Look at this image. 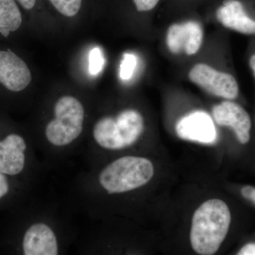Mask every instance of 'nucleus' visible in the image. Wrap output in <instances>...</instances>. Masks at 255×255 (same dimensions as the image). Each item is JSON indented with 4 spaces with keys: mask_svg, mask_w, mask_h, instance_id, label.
Returning a JSON list of instances; mask_svg holds the SVG:
<instances>
[{
    "mask_svg": "<svg viewBox=\"0 0 255 255\" xmlns=\"http://www.w3.org/2000/svg\"><path fill=\"white\" fill-rule=\"evenodd\" d=\"M232 213L221 199H211L201 204L192 218L190 241L193 250L202 255L217 253L227 237Z\"/></svg>",
    "mask_w": 255,
    "mask_h": 255,
    "instance_id": "obj_1",
    "label": "nucleus"
},
{
    "mask_svg": "<svg viewBox=\"0 0 255 255\" xmlns=\"http://www.w3.org/2000/svg\"><path fill=\"white\" fill-rule=\"evenodd\" d=\"M238 255H255V239L246 242L238 250Z\"/></svg>",
    "mask_w": 255,
    "mask_h": 255,
    "instance_id": "obj_18",
    "label": "nucleus"
},
{
    "mask_svg": "<svg viewBox=\"0 0 255 255\" xmlns=\"http://www.w3.org/2000/svg\"><path fill=\"white\" fill-rule=\"evenodd\" d=\"M26 63L10 50H0V84L11 92L23 91L31 83Z\"/></svg>",
    "mask_w": 255,
    "mask_h": 255,
    "instance_id": "obj_9",
    "label": "nucleus"
},
{
    "mask_svg": "<svg viewBox=\"0 0 255 255\" xmlns=\"http://www.w3.org/2000/svg\"><path fill=\"white\" fill-rule=\"evenodd\" d=\"M254 126H255V119H254Z\"/></svg>",
    "mask_w": 255,
    "mask_h": 255,
    "instance_id": "obj_22",
    "label": "nucleus"
},
{
    "mask_svg": "<svg viewBox=\"0 0 255 255\" xmlns=\"http://www.w3.org/2000/svg\"><path fill=\"white\" fill-rule=\"evenodd\" d=\"M215 15L225 28L255 36V0H221Z\"/></svg>",
    "mask_w": 255,
    "mask_h": 255,
    "instance_id": "obj_6",
    "label": "nucleus"
},
{
    "mask_svg": "<svg viewBox=\"0 0 255 255\" xmlns=\"http://www.w3.org/2000/svg\"><path fill=\"white\" fill-rule=\"evenodd\" d=\"M16 1L22 6L23 9L29 11L36 7L38 0H16Z\"/></svg>",
    "mask_w": 255,
    "mask_h": 255,
    "instance_id": "obj_21",
    "label": "nucleus"
},
{
    "mask_svg": "<svg viewBox=\"0 0 255 255\" xmlns=\"http://www.w3.org/2000/svg\"><path fill=\"white\" fill-rule=\"evenodd\" d=\"M213 116L220 127L232 130L239 145L251 142L254 122L248 111L234 100H224L213 109Z\"/></svg>",
    "mask_w": 255,
    "mask_h": 255,
    "instance_id": "obj_7",
    "label": "nucleus"
},
{
    "mask_svg": "<svg viewBox=\"0 0 255 255\" xmlns=\"http://www.w3.org/2000/svg\"><path fill=\"white\" fill-rule=\"evenodd\" d=\"M105 65V58L100 48H93L90 54V72L92 75L100 73Z\"/></svg>",
    "mask_w": 255,
    "mask_h": 255,
    "instance_id": "obj_15",
    "label": "nucleus"
},
{
    "mask_svg": "<svg viewBox=\"0 0 255 255\" xmlns=\"http://www.w3.org/2000/svg\"><path fill=\"white\" fill-rule=\"evenodd\" d=\"M23 254L58 255V243L55 233L49 226L36 223L28 228L23 239Z\"/></svg>",
    "mask_w": 255,
    "mask_h": 255,
    "instance_id": "obj_11",
    "label": "nucleus"
},
{
    "mask_svg": "<svg viewBox=\"0 0 255 255\" xmlns=\"http://www.w3.org/2000/svg\"><path fill=\"white\" fill-rule=\"evenodd\" d=\"M204 31L197 21H188L171 25L167 31V47L174 54L195 55L200 50Z\"/></svg>",
    "mask_w": 255,
    "mask_h": 255,
    "instance_id": "obj_8",
    "label": "nucleus"
},
{
    "mask_svg": "<svg viewBox=\"0 0 255 255\" xmlns=\"http://www.w3.org/2000/svg\"><path fill=\"white\" fill-rule=\"evenodd\" d=\"M177 135L184 140L214 144L217 139L212 119L205 112H196L181 119L176 127Z\"/></svg>",
    "mask_w": 255,
    "mask_h": 255,
    "instance_id": "obj_10",
    "label": "nucleus"
},
{
    "mask_svg": "<svg viewBox=\"0 0 255 255\" xmlns=\"http://www.w3.org/2000/svg\"><path fill=\"white\" fill-rule=\"evenodd\" d=\"M136 58L132 54H125L120 67V76L123 80H128L131 78L134 72Z\"/></svg>",
    "mask_w": 255,
    "mask_h": 255,
    "instance_id": "obj_16",
    "label": "nucleus"
},
{
    "mask_svg": "<svg viewBox=\"0 0 255 255\" xmlns=\"http://www.w3.org/2000/svg\"><path fill=\"white\" fill-rule=\"evenodd\" d=\"M55 119L46 128V136L53 145L64 146L78 138L83 130L85 110L75 97L64 96L56 102Z\"/></svg>",
    "mask_w": 255,
    "mask_h": 255,
    "instance_id": "obj_4",
    "label": "nucleus"
},
{
    "mask_svg": "<svg viewBox=\"0 0 255 255\" xmlns=\"http://www.w3.org/2000/svg\"><path fill=\"white\" fill-rule=\"evenodd\" d=\"M238 191L244 200L255 206V186L245 184L239 188Z\"/></svg>",
    "mask_w": 255,
    "mask_h": 255,
    "instance_id": "obj_17",
    "label": "nucleus"
},
{
    "mask_svg": "<svg viewBox=\"0 0 255 255\" xmlns=\"http://www.w3.org/2000/svg\"><path fill=\"white\" fill-rule=\"evenodd\" d=\"M189 80L211 95L225 100L239 98L240 86L232 73L219 71L206 63H197L188 74Z\"/></svg>",
    "mask_w": 255,
    "mask_h": 255,
    "instance_id": "obj_5",
    "label": "nucleus"
},
{
    "mask_svg": "<svg viewBox=\"0 0 255 255\" xmlns=\"http://www.w3.org/2000/svg\"><path fill=\"white\" fill-rule=\"evenodd\" d=\"M253 38H254V41L252 44V49L250 51L249 56H248V65H249L250 69H251L253 78L255 80V36Z\"/></svg>",
    "mask_w": 255,
    "mask_h": 255,
    "instance_id": "obj_19",
    "label": "nucleus"
},
{
    "mask_svg": "<svg viewBox=\"0 0 255 255\" xmlns=\"http://www.w3.org/2000/svg\"><path fill=\"white\" fill-rule=\"evenodd\" d=\"M26 144L23 137L10 134L0 141V172L16 175L23 170Z\"/></svg>",
    "mask_w": 255,
    "mask_h": 255,
    "instance_id": "obj_12",
    "label": "nucleus"
},
{
    "mask_svg": "<svg viewBox=\"0 0 255 255\" xmlns=\"http://www.w3.org/2000/svg\"><path fill=\"white\" fill-rule=\"evenodd\" d=\"M16 0H0V34L7 37L22 23V14Z\"/></svg>",
    "mask_w": 255,
    "mask_h": 255,
    "instance_id": "obj_13",
    "label": "nucleus"
},
{
    "mask_svg": "<svg viewBox=\"0 0 255 255\" xmlns=\"http://www.w3.org/2000/svg\"><path fill=\"white\" fill-rule=\"evenodd\" d=\"M144 121L136 110L123 111L115 118L104 117L95 124L96 142L105 149L119 150L132 145L141 135Z\"/></svg>",
    "mask_w": 255,
    "mask_h": 255,
    "instance_id": "obj_3",
    "label": "nucleus"
},
{
    "mask_svg": "<svg viewBox=\"0 0 255 255\" xmlns=\"http://www.w3.org/2000/svg\"><path fill=\"white\" fill-rule=\"evenodd\" d=\"M60 14L66 17H73L81 11L85 0H48Z\"/></svg>",
    "mask_w": 255,
    "mask_h": 255,
    "instance_id": "obj_14",
    "label": "nucleus"
},
{
    "mask_svg": "<svg viewBox=\"0 0 255 255\" xmlns=\"http://www.w3.org/2000/svg\"><path fill=\"white\" fill-rule=\"evenodd\" d=\"M153 174V165L149 159L127 156L106 167L101 172L100 182L110 194H118L145 185Z\"/></svg>",
    "mask_w": 255,
    "mask_h": 255,
    "instance_id": "obj_2",
    "label": "nucleus"
},
{
    "mask_svg": "<svg viewBox=\"0 0 255 255\" xmlns=\"http://www.w3.org/2000/svg\"><path fill=\"white\" fill-rule=\"evenodd\" d=\"M9 186L4 174L0 172V199L6 195L9 191Z\"/></svg>",
    "mask_w": 255,
    "mask_h": 255,
    "instance_id": "obj_20",
    "label": "nucleus"
}]
</instances>
